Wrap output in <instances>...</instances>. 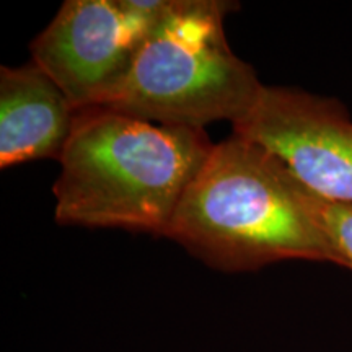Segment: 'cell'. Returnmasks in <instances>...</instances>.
I'll list each match as a JSON object with an SVG mask.
<instances>
[{"label":"cell","mask_w":352,"mask_h":352,"mask_svg":"<svg viewBox=\"0 0 352 352\" xmlns=\"http://www.w3.org/2000/svg\"><path fill=\"white\" fill-rule=\"evenodd\" d=\"M212 148L199 127L157 124L107 108L77 111L54 184L57 223L166 239Z\"/></svg>","instance_id":"6da1fadb"},{"label":"cell","mask_w":352,"mask_h":352,"mask_svg":"<svg viewBox=\"0 0 352 352\" xmlns=\"http://www.w3.org/2000/svg\"><path fill=\"white\" fill-rule=\"evenodd\" d=\"M233 134L274 153L316 196L352 206V121L336 98L263 85Z\"/></svg>","instance_id":"5b68a950"},{"label":"cell","mask_w":352,"mask_h":352,"mask_svg":"<svg viewBox=\"0 0 352 352\" xmlns=\"http://www.w3.org/2000/svg\"><path fill=\"white\" fill-rule=\"evenodd\" d=\"M168 0H67L32 43L33 63L77 111L100 108L129 76Z\"/></svg>","instance_id":"277c9868"},{"label":"cell","mask_w":352,"mask_h":352,"mask_svg":"<svg viewBox=\"0 0 352 352\" xmlns=\"http://www.w3.org/2000/svg\"><path fill=\"white\" fill-rule=\"evenodd\" d=\"M76 116L63 88L33 60L0 69V168L59 160Z\"/></svg>","instance_id":"8992f818"},{"label":"cell","mask_w":352,"mask_h":352,"mask_svg":"<svg viewBox=\"0 0 352 352\" xmlns=\"http://www.w3.org/2000/svg\"><path fill=\"white\" fill-rule=\"evenodd\" d=\"M236 8L226 0H168L129 76L100 108L199 129L243 120L263 83L227 41L223 19Z\"/></svg>","instance_id":"3957f363"},{"label":"cell","mask_w":352,"mask_h":352,"mask_svg":"<svg viewBox=\"0 0 352 352\" xmlns=\"http://www.w3.org/2000/svg\"><path fill=\"white\" fill-rule=\"evenodd\" d=\"M305 201L340 254L342 267L352 271V206L323 199L307 188Z\"/></svg>","instance_id":"52a82bcc"},{"label":"cell","mask_w":352,"mask_h":352,"mask_svg":"<svg viewBox=\"0 0 352 352\" xmlns=\"http://www.w3.org/2000/svg\"><path fill=\"white\" fill-rule=\"evenodd\" d=\"M166 239L226 272L256 271L285 259L342 267L308 209L303 184L274 153L236 134L214 145Z\"/></svg>","instance_id":"7a4b0ae2"}]
</instances>
